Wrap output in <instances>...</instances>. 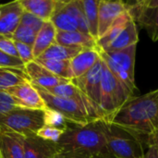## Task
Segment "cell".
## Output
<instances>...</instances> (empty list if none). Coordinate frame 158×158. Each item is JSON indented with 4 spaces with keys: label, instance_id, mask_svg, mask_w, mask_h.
<instances>
[{
    "label": "cell",
    "instance_id": "1",
    "mask_svg": "<svg viewBox=\"0 0 158 158\" xmlns=\"http://www.w3.org/2000/svg\"><path fill=\"white\" fill-rule=\"evenodd\" d=\"M110 122L143 137L153 135L158 131V88L130 97Z\"/></svg>",
    "mask_w": 158,
    "mask_h": 158
},
{
    "label": "cell",
    "instance_id": "2",
    "mask_svg": "<svg viewBox=\"0 0 158 158\" xmlns=\"http://www.w3.org/2000/svg\"><path fill=\"white\" fill-rule=\"evenodd\" d=\"M58 144L65 158H92L106 149L105 121L97 120L85 126L69 127Z\"/></svg>",
    "mask_w": 158,
    "mask_h": 158
},
{
    "label": "cell",
    "instance_id": "3",
    "mask_svg": "<svg viewBox=\"0 0 158 158\" xmlns=\"http://www.w3.org/2000/svg\"><path fill=\"white\" fill-rule=\"evenodd\" d=\"M106 148L117 158H144L148 137L105 121Z\"/></svg>",
    "mask_w": 158,
    "mask_h": 158
},
{
    "label": "cell",
    "instance_id": "4",
    "mask_svg": "<svg viewBox=\"0 0 158 158\" xmlns=\"http://www.w3.org/2000/svg\"><path fill=\"white\" fill-rule=\"evenodd\" d=\"M96 49L100 58L112 72V74L134 96L138 92L134 75L137 44L131 45L126 49L110 53H106L97 47Z\"/></svg>",
    "mask_w": 158,
    "mask_h": 158
},
{
    "label": "cell",
    "instance_id": "5",
    "mask_svg": "<svg viewBox=\"0 0 158 158\" xmlns=\"http://www.w3.org/2000/svg\"><path fill=\"white\" fill-rule=\"evenodd\" d=\"M34 87L40 93L48 108L54 109L62 114L66 119L74 126H85L94 121L103 120V118L97 113L76 100L62 98L54 95L46 90L36 85H34Z\"/></svg>",
    "mask_w": 158,
    "mask_h": 158
},
{
    "label": "cell",
    "instance_id": "6",
    "mask_svg": "<svg viewBox=\"0 0 158 158\" xmlns=\"http://www.w3.org/2000/svg\"><path fill=\"white\" fill-rule=\"evenodd\" d=\"M131 96L133 95L131 92L112 74L103 62L100 107L105 115L106 121L110 122L114 115Z\"/></svg>",
    "mask_w": 158,
    "mask_h": 158
},
{
    "label": "cell",
    "instance_id": "7",
    "mask_svg": "<svg viewBox=\"0 0 158 158\" xmlns=\"http://www.w3.org/2000/svg\"><path fill=\"white\" fill-rule=\"evenodd\" d=\"M44 126V110L15 106L0 118V129L8 130L24 137L36 135Z\"/></svg>",
    "mask_w": 158,
    "mask_h": 158
},
{
    "label": "cell",
    "instance_id": "8",
    "mask_svg": "<svg viewBox=\"0 0 158 158\" xmlns=\"http://www.w3.org/2000/svg\"><path fill=\"white\" fill-rule=\"evenodd\" d=\"M126 4L135 23H139L147 31L152 41H158V6H147L145 0Z\"/></svg>",
    "mask_w": 158,
    "mask_h": 158
},
{
    "label": "cell",
    "instance_id": "9",
    "mask_svg": "<svg viewBox=\"0 0 158 158\" xmlns=\"http://www.w3.org/2000/svg\"><path fill=\"white\" fill-rule=\"evenodd\" d=\"M103 62L101 58L96 64L84 75L71 80V82L77 86L89 99L100 106L101 80H102ZM101 108V107H100Z\"/></svg>",
    "mask_w": 158,
    "mask_h": 158
},
{
    "label": "cell",
    "instance_id": "10",
    "mask_svg": "<svg viewBox=\"0 0 158 158\" xmlns=\"http://www.w3.org/2000/svg\"><path fill=\"white\" fill-rule=\"evenodd\" d=\"M6 92L12 96L17 106L37 110H44L47 108L40 93L31 81L20 83L6 90Z\"/></svg>",
    "mask_w": 158,
    "mask_h": 158
},
{
    "label": "cell",
    "instance_id": "11",
    "mask_svg": "<svg viewBox=\"0 0 158 158\" xmlns=\"http://www.w3.org/2000/svg\"><path fill=\"white\" fill-rule=\"evenodd\" d=\"M128 12L126 2L100 0L98 5V39L111 27L122 14Z\"/></svg>",
    "mask_w": 158,
    "mask_h": 158
},
{
    "label": "cell",
    "instance_id": "12",
    "mask_svg": "<svg viewBox=\"0 0 158 158\" xmlns=\"http://www.w3.org/2000/svg\"><path fill=\"white\" fill-rule=\"evenodd\" d=\"M25 71L30 79V81L44 90H50L56 86L67 83L70 81L59 78L39 64L36 60L24 65Z\"/></svg>",
    "mask_w": 158,
    "mask_h": 158
},
{
    "label": "cell",
    "instance_id": "13",
    "mask_svg": "<svg viewBox=\"0 0 158 158\" xmlns=\"http://www.w3.org/2000/svg\"><path fill=\"white\" fill-rule=\"evenodd\" d=\"M62 152L58 143L43 140L36 135L24 137L25 158H54Z\"/></svg>",
    "mask_w": 158,
    "mask_h": 158
},
{
    "label": "cell",
    "instance_id": "14",
    "mask_svg": "<svg viewBox=\"0 0 158 158\" xmlns=\"http://www.w3.org/2000/svg\"><path fill=\"white\" fill-rule=\"evenodd\" d=\"M0 35L12 37L24 12L20 1L17 0L0 5Z\"/></svg>",
    "mask_w": 158,
    "mask_h": 158
},
{
    "label": "cell",
    "instance_id": "15",
    "mask_svg": "<svg viewBox=\"0 0 158 158\" xmlns=\"http://www.w3.org/2000/svg\"><path fill=\"white\" fill-rule=\"evenodd\" d=\"M0 155L2 158H25L24 136L0 129Z\"/></svg>",
    "mask_w": 158,
    "mask_h": 158
},
{
    "label": "cell",
    "instance_id": "16",
    "mask_svg": "<svg viewBox=\"0 0 158 158\" xmlns=\"http://www.w3.org/2000/svg\"><path fill=\"white\" fill-rule=\"evenodd\" d=\"M100 59L96 48H84L70 60L73 79L79 78L88 72Z\"/></svg>",
    "mask_w": 158,
    "mask_h": 158
},
{
    "label": "cell",
    "instance_id": "17",
    "mask_svg": "<svg viewBox=\"0 0 158 158\" xmlns=\"http://www.w3.org/2000/svg\"><path fill=\"white\" fill-rule=\"evenodd\" d=\"M139 42V33L137 30V25L132 19L129 22L126 28L118 35V37L111 42L104 49H101L106 53L116 52L122 49H126L131 45L137 44ZM100 49V48H99Z\"/></svg>",
    "mask_w": 158,
    "mask_h": 158
},
{
    "label": "cell",
    "instance_id": "18",
    "mask_svg": "<svg viewBox=\"0 0 158 158\" xmlns=\"http://www.w3.org/2000/svg\"><path fill=\"white\" fill-rule=\"evenodd\" d=\"M56 29L50 20L44 22L32 45L34 60L40 57L52 44H56Z\"/></svg>",
    "mask_w": 158,
    "mask_h": 158
},
{
    "label": "cell",
    "instance_id": "19",
    "mask_svg": "<svg viewBox=\"0 0 158 158\" xmlns=\"http://www.w3.org/2000/svg\"><path fill=\"white\" fill-rule=\"evenodd\" d=\"M50 21L57 31H78V22L73 15L65 7V1L56 0V9Z\"/></svg>",
    "mask_w": 158,
    "mask_h": 158
},
{
    "label": "cell",
    "instance_id": "20",
    "mask_svg": "<svg viewBox=\"0 0 158 158\" xmlns=\"http://www.w3.org/2000/svg\"><path fill=\"white\" fill-rule=\"evenodd\" d=\"M56 43L61 45L82 48H96V40L90 34L76 31H56Z\"/></svg>",
    "mask_w": 158,
    "mask_h": 158
},
{
    "label": "cell",
    "instance_id": "21",
    "mask_svg": "<svg viewBox=\"0 0 158 158\" xmlns=\"http://www.w3.org/2000/svg\"><path fill=\"white\" fill-rule=\"evenodd\" d=\"M24 11L44 21H49L55 12L56 0H19Z\"/></svg>",
    "mask_w": 158,
    "mask_h": 158
},
{
    "label": "cell",
    "instance_id": "22",
    "mask_svg": "<svg viewBox=\"0 0 158 158\" xmlns=\"http://www.w3.org/2000/svg\"><path fill=\"white\" fill-rule=\"evenodd\" d=\"M26 81H30V79L24 68L0 67V91H6Z\"/></svg>",
    "mask_w": 158,
    "mask_h": 158
},
{
    "label": "cell",
    "instance_id": "23",
    "mask_svg": "<svg viewBox=\"0 0 158 158\" xmlns=\"http://www.w3.org/2000/svg\"><path fill=\"white\" fill-rule=\"evenodd\" d=\"M131 20H132V18L129 12H126L121 16H119L114 21L111 27L107 30V31L96 41V47L100 49H104L106 46H107L126 28V26L129 24Z\"/></svg>",
    "mask_w": 158,
    "mask_h": 158
},
{
    "label": "cell",
    "instance_id": "24",
    "mask_svg": "<svg viewBox=\"0 0 158 158\" xmlns=\"http://www.w3.org/2000/svg\"><path fill=\"white\" fill-rule=\"evenodd\" d=\"M84 48L61 45L58 44H52L40 57L37 59H56V60H71Z\"/></svg>",
    "mask_w": 158,
    "mask_h": 158
},
{
    "label": "cell",
    "instance_id": "25",
    "mask_svg": "<svg viewBox=\"0 0 158 158\" xmlns=\"http://www.w3.org/2000/svg\"><path fill=\"white\" fill-rule=\"evenodd\" d=\"M90 35L98 40V5L97 0H81Z\"/></svg>",
    "mask_w": 158,
    "mask_h": 158
},
{
    "label": "cell",
    "instance_id": "26",
    "mask_svg": "<svg viewBox=\"0 0 158 158\" xmlns=\"http://www.w3.org/2000/svg\"><path fill=\"white\" fill-rule=\"evenodd\" d=\"M39 64L52 72L54 75L71 81L73 80V73L70 68L69 60H56V59H35Z\"/></svg>",
    "mask_w": 158,
    "mask_h": 158
},
{
    "label": "cell",
    "instance_id": "27",
    "mask_svg": "<svg viewBox=\"0 0 158 158\" xmlns=\"http://www.w3.org/2000/svg\"><path fill=\"white\" fill-rule=\"evenodd\" d=\"M69 123L66 118L59 112L48 107L44 110V126L53 127L66 131L69 129Z\"/></svg>",
    "mask_w": 158,
    "mask_h": 158
},
{
    "label": "cell",
    "instance_id": "28",
    "mask_svg": "<svg viewBox=\"0 0 158 158\" xmlns=\"http://www.w3.org/2000/svg\"><path fill=\"white\" fill-rule=\"evenodd\" d=\"M37 32L33 31L32 29L19 24L15 32L12 35V39L16 42L23 43L29 45H33L35 38H36Z\"/></svg>",
    "mask_w": 158,
    "mask_h": 158
},
{
    "label": "cell",
    "instance_id": "29",
    "mask_svg": "<svg viewBox=\"0 0 158 158\" xmlns=\"http://www.w3.org/2000/svg\"><path fill=\"white\" fill-rule=\"evenodd\" d=\"M64 132H65V131H63V130H59V129L48 127V126H43L36 132V136L43 140L52 142L55 143H58V142L61 139V137L63 136Z\"/></svg>",
    "mask_w": 158,
    "mask_h": 158
},
{
    "label": "cell",
    "instance_id": "30",
    "mask_svg": "<svg viewBox=\"0 0 158 158\" xmlns=\"http://www.w3.org/2000/svg\"><path fill=\"white\" fill-rule=\"evenodd\" d=\"M15 46L17 49L18 57L22 61V63L24 65L34 60L33 52H32V45H29V44L15 41Z\"/></svg>",
    "mask_w": 158,
    "mask_h": 158
},
{
    "label": "cell",
    "instance_id": "31",
    "mask_svg": "<svg viewBox=\"0 0 158 158\" xmlns=\"http://www.w3.org/2000/svg\"><path fill=\"white\" fill-rule=\"evenodd\" d=\"M17 104L12 96L6 91H0V118L11 111Z\"/></svg>",
    "mask_w": 158,
    "mask_h": 158
},
{
    "label": "cell",
    "instance_id": "32",
    "mask_svg": "<svg viewBox=\"0 0 158 158\" xmlns=\"http://www.w3.org/2000/svg\"><path fill=\"white\" fill-rule=\"evenodd\" d=\"M44 22V20H42L41 19L35 17L34 15L24 11L23 14H22V17H21V19H20V23L19 24L25 25V26L32 29L33 31H35L38 33V31L42 28Z\"/></svg>",
    "mask_w": 158,
    "mask_h": 158
},
{
    "label": "cell",
    "instance_id": "33",
    "mask_svg": "<svg viewBox=\"0 0 158 158\" xmlns=\"http://www.w3.org/2000/svg\"><path fill=\"white\" fill-rule=\"evenodd\" d=\"M0 51L10 56L18 57V53L15 46V41L12 39V37L0 35Z\"/></svg>",
    "mask_w": 158,
    "mask_h": 158
},
{
    "label": "cell",
    "instance_id": "34",
    "mask_svg": "<svg viewBox=\"0 0 158 158\" xmlns=\"http://www.w3.org/2000/svg\"><path fill=\"white\" fill-rule=\"evenodd\" d=\"M0 67H13V68H24L22 61L14 56H10L2 51H0Z\"/></svg>",
    "mask_w": 158,
    "mask_h": 158
},
{
    "label": "cell",
    "instance_id": "35",
    "mask_svg": "<svg viewBox=\"0 0 158 158\" xmlns=\"http://www.w3.org/2000/svg\"><path fill=\"white\" fill-rule=\"evenodd\" d=\"M144 158H158V149L156 145L148 137V146L145 152Z\"/></svg>",
    "mask_w": 158,
    "mask_h": 158
},
{
    "label": "cell",
    "instance_id": "36",
    "mask_svg": "<svg viewBox=\"0 0 158 158\" xmlns=\"http://www.w3.org/2000/svg\"><path fill=\"white\" fill-rule=\"evenodd\" d=\"M92 158H117L115 157L111 153H109V151L107 150V148L103 151V152H100L98 154H96L95 156H94Z\"/></svg>",
    "mask_w": 158,
    "mask_h": 158
},
{
    "label": "cell",
    "instance_id": "37",
    "mask_svg": "<svg viewBox=\"0 0 158 158\" xmlns=\"http://www.w3.org/2000/svg\"><path fill=\"white\" fill-rule=\"evenodd\" d=\"M149 139L156 145V147H157L158 149V131H156L153 135H150L149 136Z\"/></svg>",
    "mask_w": 158,
    "mask_h": 158
},
{
    "label": "cell",
    "instance_id": "38",
    "mask_svg": "<svg viewBox=\"0 0 158 158\" xmlns=\"http://www.w3.org/2000/svg\"><path fill=\"white\" fill-rule=\"evenodd\" d=\"M54 158H65V157H64V156H63V155L60 153V154H58L57 156H56Z\"/></svg>",
    "mask_w": 158,
    "mask_h": 158
},
{
    "label": "cell",
    "instance_id": "39",
    "mask_svg": "<svg viewBox=\"0 0 158 158\" xmlns=\"http://www.w3.org/2000/svg\"><path fill=\"white\" fill-rule=\"evenodd\" d=\"M0 158H2V156H1V155H0Z\"/></svg>",
    "mask_w": 158,
    "mask_h": 158
},
{
    "label": "cell",
    "instance_id": "40",
    "mask_svg": "<svg viewBox=\"0 0 158 158\" xmlns=\"http://www.w3.org/2000/svg\"><path fill=\"white\" fill-rule=\"evenodd\" d=\"M0 15H1V11H0Z\"/></svg>",
    "mask_w": 158,
    "mask_h": 158
}]
</instances>
